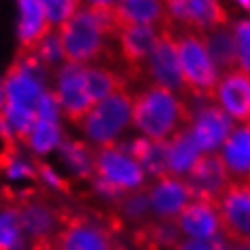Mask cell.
Returning a JSON list of instances; mask_svg holds the SVG:
<instances>
[{
    "label": "cell",
    "instance_id": "cell-1",
    "mask_svg": "<svg viewBox=\"0 0 250 250\" xmlns=\"http://www.w3.org/2000/svg\"><path fill=\"white\" fill-rule=\"evenodd\" d=\"M193 119L191 102L167 87L146 83L132 98V125L148 140L166 142Z\"/></svg>",
    "mask_w": 250,
    "mask_h": 250
},
{
    "label": "cell",
    "instance_id": "cell-2",
    "mask_svg": "<svg viewBox=\"0 0 250 250\" xmlns=\"http://www.w3.org/2000/svg\"><path fill=\"white\" fill-rule=\"evenodd\" d=\"M176 49L187 100L214 102V89L221 79V72L210 58L204 34L193 32V30H176Z\"/></svg>",
    "mask_w": 250,
    "mask_h": 250
},
{
    "label": "cell",
    "instance_id": "cell-3",
    "mask_svg": "<svg viewBox=\"0 0 250 250\" xmlns=\"http://www.w3.org/2000/svg\"><path fill=\"white\" fill-rule=\"evenodd\" d=\"M60 47L64 64L93 66L108 51V36L102 32L98 21L93 20L89 9L77 11L70 20L58 28Z\"/></svg>",
    "mask_w": 250,
    "mask_h": 250
},
{
    "label": "cell",
    "instance_id": "cell-4",
    "mask_svg": "<svg viewBox=\"0 0 250 250\" xmlns=\"http://www.w3.org/2000/svg\"><path fill=\"white\" fill-rule=\"evenodd\" d=\"M132 98L129 89H121L100 100L79 125L96 148L115 145L127 125H132Z\"/></svg>",
    "mask_w": 250,
    "mask_h": 250
},
{
    "label": "cell",
    "instance_id": "cell-5",
    "mask_svg": "<svg viewBox=\"0 0 250 250\" xmlns=\"http://www.w3.org/2000/svg\"><path fill=\"white\" fill-rule=\"evenodd\" d=\"M221 235L231 248H246L250 242V180H231L218 199Z\"/></svg>",
    "mask_w": 250,
    "mask_h": 250
},
{
    "label": "cell",
    "instance_id": "cell-6",
    "mask_svg": "<svg viewBox=\"0 0 250 250\" xmlns=\"http://www.w3.org/2000/svg\"><path fill=\"white\" fill-rule=\"evenodd\" d=\"M93 176L119 187L125 193L146 187V172L117 142L110 146L96 148V153H93Z\"/></svg>",
    "mask_w": 250,
    "mask_h": 250
},
{
    "label": "cell",
    "instance_id": "cell-7",
    "mask_svg": "<svg viewBox=\"0 0 250 250\" xmlns=\"http://www.w3.org/2000/svg\"><path fill=\"white\" fill-rule=\"evenodd\" d=\"M145 77L148 83L161 85L178 93L180 98L187 100V89L183 72H180V60L176 49V28H161L157 42L153 47V53L146 62Z\"/></svg>",
    "mask_w": 250,
    "mask_h": 250
},
{
    "label": "cell",
    "instance_id": "cell-8",
    "mask_svg": "<svg viewBox=\"0 0 250 250\" xmlns=\"http://www.w3.org/2000/svg\"><path fill=\"white\" fill-rule=\"evenodd\" d=\"M53 96L60 104L62 115L74 125L83 123V119L96 106V102L87 93L83 66H77V64H64L58 70Z\"/></svg>",
    "mask_w": 250,
    "mask_h": 250
},
{
    "label": "cell",
    "instance_id": "cell-9",
    "mask_svg": "<svg viewBox=\"0 0 250 250\" xmlns=\"http://www.w3.org/2000/svg\"><path fill=\"white\" fill-rule=\"evenodd\" d=\"M191 108L193 119L189 123V129L197 146L202 148V153L218 151L223 142L227 140V136L233 132L235 121L216 102H197V106L191 104Z\"/></svg>",
    "mask_w": 250,
    "mask_h": 250
},
{
    "label": "cell",
    "instance_id": "cell-10",
    "mask_svg": "<svg viewBox=\"0 0 250 250\" xmlns=\"http://www.w3.org/2000/svg\"><path fill=\"white\" fill-rule=\"evenodd\" d=\"M185 183L189 185L193 199L218 204V199L231 183V174L218 151L202 153V157L185 176Z\"/></svg>",
    "mask_w": 250,
    "mask_h": 250
},
{
    "label": "cell",
    "instance_id": "cell-11",
    "mask_svg": "<svg viewBox=\"0 0 250 250\" xmlns=\"http://www.w3.org/2000/svg\"><path fill=\"white\" fill-rule=\"evenodd\" d=\"M161 28L153 26H127L121 28L117 34L119 58L123 62V74L132 83L134 79L145 77L146 62L153 53Z\"/></svg>",
    "mask_w": 250,
    "mask_h": 250
},
{
    "label": "cell",
    "instance_id": "cell-12",
    "mask_svg": "<svg viewBox=\"0 0 250 250\" xmlns=\"http://www.w3.org/2000/svg\"><path fill=\"white\" fill-rule=\"evenodd\" d=\"M214 102L237 125H250V72L244 68L223 72L214 89Z\"/></svg>",
    "mask_w": 250,
    "mask_h": 250
},
{
    "label": "cell",
    "instance_id": "cell-13",
    "mask_svg": "<svg viewBox=\"0 0 250 250\" xmlns=\"http://www.w3.org/2000/svg\"><path fill=\"white\" fill-rule=\"evenodd\" d=\"M146 195L151 212L159 221H176L180 212L193 202L185 178L172 176V174L155 178L153 185H146Z\"/></svg>",
    "mask_w": 250,
    "mask_h": 250
},
{
    "label": "cell",
    "instance_id": "cell-14",
    "mask_svg": "<svg viewBox=\"0 0 250 250\" xmlns=\"http://www.w3.org/2000/svg\"><path fill=\"white\" fill-rule=\"evenodd\" d=\"M174 223H176L178 231L185 237H195V240H216V237H221L218 204L193 199Z\"/></svg>",
    "mask_w": 250,
    "mask_h": 250
},
{
    "label": "cell",
    "instance_id": "cell-15",
    "mask_svg": "<svg viewBox=\"0 0 250 250\" xmlns=\"http://www.w3.org/2000/svg\"><path fill=\"white\" fill-rule=\"evenodd\" d=\"M42 93H45V89H42L39 77L32 74L20 62H13V66L4 74V83H2L4 102L23 106V108L36 112V106H39Z\"/></svg>",
    "mask_w": 250,
    "mask_h": 250
},
{
    "label": "cell",
    "instance_id": "cell-16",
    "mask_svg": "<svg viewBox=\"0 0 250 250\" xmlns=\"http://www.w3.org/2000/svg\"><path fill=\"white\" fill-rule=\"evenodd\" d=\"M119 28L127 26H153L174 28L161 0H119L115 4Z\"/></svg>",
    "mask_w": 250,
    "mask_h": 250
},
{
    "label": "cell",
    "instance_id": "cell-17",
    "mask_svg": "<svg viewBox=\"0 0 250 250\" xmlns=\"http://www.w3.org/2000/svg\"><path fill=\"white\" fill-rule=\"evenodd\" d=\"M17 2H20V11H21L20 26H17V36H20L17 55H28L41 45V41L53 28L47 21L41 0H17Z\"/></svg>",
    "mask_w": 250,
    "mask_h": 250
},
{
    "label": "cell",
    "instance_id": "cell-18",
    "mask_svg": "<svg viewBox=\"0 0 250 250\" xmlns=\"http://www.w3.org/2000/svg\"><path fill=\"white\" fill-rule=\"evenodd\" d=\"M231 180H250V125H235L218 148Z\"/></svg>",
    "mask_w": 250,
    "mask_h": 250
},
{
    "label": "cell",
    "instance_id": "cell-19",
    "mask_svg": "<svg viewBox=\"0 0 250 250\" xmlns=\"http://www.w3.org/2000/svg\"><path fill=\"white\" fill-rule=\"evenodd\" d=\"M229 26V15L221 0H187L185 21L180 30L210 32V30Z\"/></svg>",
    "mask_w": 250,
    "mask_h": 250
},
{
    "label": "cell",
    "instance_id": "cell-20",
    "mask_svg": "<svg viewBox=\"0 0 250 250\" xmlns=\"http://www.w3.org/2000/svg\"><path fill=\"white\" fill-rule=\"evenodd\" d=\"M199 157L202 148L197 146L189 127H183L167 140V174L172 176L185 178Z\"/></svg>",
    "mask_w": 250,
    "mask_h": 250
},
{
    "label": "cell",
    "instance_id": "cell-21",
    "mask_svg": "<svg viewBox=\"0 0 250 250\" xmlns=\"http://www.w3.org/2000/svg\"><path fill=\"white\" fill-rule=\"evenodd\" d=\"M121 148L127 151L138 161L148 176H153V178L167 176V140L155 142V140H148L142 136V138H136L129 142L127 146H121Z\"/></svg>",
    "mask_w": 250,
    "mask_h": 250
},
{
    "label": "cell",
    "instance_id": "cell-22",
    "mask_svg": "<svg viewBox=\"0 0 250 250\" xmlns=\"http://www.w3.org/2000/svg\"><path fill=\"white\" fill-rule=\"evenodd\" d=\"M83 77L87 93L96 104L121 89H129V81L125 79V74L110 66H83Z\"/></svg>",
    "mask_w": 250,
    "mask_h": 250
},
{
    "label": "cell",
    "instance_id": "cell-23",
    "mask_svg": "<svg viewBox=\"0 0 250 250\" xmlns=\"http://www.w3.org/2000/svg\"><path fill=\"white\" fill-rule=\"evenodd\" d=\"M206 45H208L210 58L216 64L218 72H227L237 68V49H235V39L231 26H223L210 32H204Z\"/></svg>",
    "mask_w": 250,
    "mask_h": 250
},
{
    "label": "cell",
    "instance_id": "cell-24",
    "mask_svg": "<svg viewBox=\"0 0 250 250\" xmlns=\"http://www.w3.org/2000/svg\"><path fill=\"white\" fill-rule=\"evenodd\" d=\"M60 153L79 178L83 180L93 178V153H96L93 145L77 142V140H64L60 145Z\"/></svg>",
    "mask_w": 250,
    "mask_h": 250
},
{
    "label": "cell",
    "instance_id": "cell-25",
    "mask_svg": "<svg viewBox=\"0 0 250 250\" xmlns=\"http://www.w3.org/2000/svg\"><path fill=\"white\" fill-rule=\"evenodd\" d=\"M2 112H4V119H7L13 138L26 145L30 134H32V129H34V125H36V121H39L36 112L30 110V108H23V106L11 104V102H2Z\"/></svg>",
    "mask_w": 250,
    "mask_h": 250
},
{
    "label": "cell",
    "instance_id": "cell-26",
    "mask_svg": "<svg viewBox=\"0 0 250 250\" xmlns=\"http://www.w3.org/2000/svg\"><path fill=\"white\" fill-rule=\"evenodd\" d=\"M62 142V129L58 121H45L39 119L30 134V138L26 142V146H30L36 153H49L51 148H55Z\"/></svg>",
    "mask_w": 250,
    "mask_h": 250
},
{
    "label": "cell",
    "instance_id": "cell-27",
    "mask_svg": "<svg viewBox=\"0 0 250 250\" xmlns=\"http://www.w3.org/2000/svg\"><path fill=\"white\" fill-rule=\"evenodd\" d=\"M117 212L121 214V218H127V221H145V216L151 212L146 187L145 189H138V191L125 193L117 202Z\"/></svg>",
    "mask_w": 250,
    "mask_h": 250
},
{
    "label": "cell",
    "instance_id": "cell-28",
    "mask_svg": "<svg viewBox=\"0 0 250 250\" xmlns=\"http://www.w3.org/2000/svg\"><path fill=\"white\" fill-rule=\"evenodd\" d=\"M42 11H45L47 21L51 23L53 30H58L62 23L81 11V0H41Z\"/></svg>",
    "mask_w": 250,
    "mask_h": 250
},
{
    "label": "cell",
    "instance_id": "cell-29",
    "mask_svg": "<svg viewBox=\"0 0 250 250\" xmlns=\"http://www.w3.org/2000/svg\"><path fill=\"white\" fill-rule=\"evenodd\" d=\"M21 246V225L13 210L0 214V250H20Z\"/></svg>",
    "mask_w": 250,
    "mask_h": 250
},
{
    "label": "cell",
    "instance_id": "cell-30",
    "mask_svg": "<svg viewBox=\"0 0 250 250\" xmlns=\"http://www.w3.org/2000/svg\"><path fill=\"white\" fill-rule=\"evenodd\" d=\"M233 39H235V49H237V68L250 72V20H240L235 21Z\"/></svg>",
    "mask_w": 250,
    "mask_h": 250
},
{
    "label": "cell",
    "instance_id": "cell-31",
    "mask_svg": "<svg viewBox=\"0 0 250 250\" xmlns=\"http://www.w3.org/2000/svg\"><path fill=\"white\" fill-rule=\"evenodd\" d=\"M58 115H60V104L55 100L53 91H45L39 106H36V117L45 119V121H58Z\"/></svg>",
    "mask_w": 250,
    "mask_h": 250
},
{
    "label": "cell",
    "instance_id": "cell-32",
    "mask_svg": "<svg viewBox=\"0 0 250 250\" xmlns=\"http://www.w3.org/2000/svg\"><path fill=\"white\" fill-rule=\"evenodd\" d=\"M218 248H223V244H218L214 240H195V237L183 235L172 250H218Z\"/></svg>",
    "mask_w": 250,
    "mask_h": 250
},
{
    "label": "cell",
    "instance_id": "cell-33",
    "mask_svg": "<svg viewBox=\"0 0 250 250\" xmlns=\"http://www.w3.org/2000/svg\"><path fill=\"white\" fill-rule=\"evenodd\" d=\"M36 172H39L41 176L45 178L51 187H55V189H60V191H70V187H68V185L64 183V180H62V178H60L58 174H55V172H53L47 164H42V161H39V164H36Z\"/></svg>",
    "mask_w": 250,
    "mask_h": 250
},
{
    "label": "cell",
    "instance_id": "cell-34",
    "mask_svg": "<svg viewBox=\"0 0 250 250\" xmlns=\"http://www.w3.org/2000/svg\"><path fill=\"white\" fill-rule=\"evenodd\" d=\"M89 4H102V7H115L119 0H87Z\"/></svg>",
    "mask_w": 250,
    "mask_h": 250
},
{
    "label": "cell",
    "instance_id": "cell-35",
    "mask_svg": "<svg viewBox=\"0 0 250 250\" xmlns=\"http://www.w3.org/2000/svg\"><path fill=\"white\" fill-rule=\"evenodd\" d=\"M237 4H240V7L246 11V13H250V0H235Z\"/></svg>",
    "mask_w": 250,
    "mask_h": 250
},
{
    "label": "cell",
    "instance_id": "cell-36",
    "mask_svg": "<svg viewBox=\"0 0 250 250\" xmlns=\"http://www.w3.org/2000/svg\"><path fill=\"white\" fill-rule=\"evenodd\" d=\"M218 250H235V248H231V246H223V248H218Z\"/></svg>",
    "mask_w": 250,
    "mask_h": 250
},
{
    "label": "cell",
    "instance_id": "cell-37",
    "mask_svg": "<svg viewBox=\"0 0 250 250\" xmlns=\"http://www.w3.org/2000/svg\"><path fill=\"white\" fill-rule=\"evenodd\" d=\"M235 250H250V248H235Z\"/></svg>",
    "mask_w": 250,
    "mask_h": 250
},
{
    "label": "cell",
    "instance_id": "cell-38",
    "mask_svg": "<svg viewBox=\"0 0 250 250\" xmlns=\"http://www.w3.org/2000/svg\"><path fill=\"white\" fill-rule=\"evenodd\" d=\"M115 250H125V248H115Z\"/></svg>",
    "mask_w": 250,
    "mask_h": 250
},
{
    "label": "cell",
    "instance_id": "cell-39",
    "mask_svg": "<svg viewBox=\"0 0 250 250\" xmlns=\"http://www.w3.org/2000/svg\"><path fill=\"white\" fill-rule=\"evenodd\" d=\"M246 248H250V242H248V246H246Z\"/></svg>",
    "mask_w": 250,
    "mask_h": 250
}]
</instances>
